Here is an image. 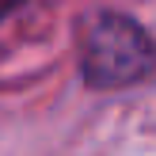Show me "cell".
Listing matches in <instances>:
<instances>
[{"instance_id": "cell-2", "label": "cell", "mask_w": 156, "mask_h": 156, "mask_svg": "<svg viewBox=\"0 0 156 156\" xmlns=\"http://www.w3.org/2000/svg\"><path fill=\"white\" fill-rule=\"evenodd\" d=\"M23 4H27V0H0V23H4L8 15H12V12H19Z\"/></svg>"}, {"instance_id": "cell-1", "label": "cell", "mask_w": 156, "mask_h": 156, "mask_svg": "<svg viewBox=\"0 0 156 156\" xmlns=\"http://www.w3.org/2000/svg\"><path fill=\"white\" fill-rule=\"evenodd\" d=\"M76 73L88 91H126L156 80V38L137 15L99 8L80 27Z\"/></svg>"}]
</instances>
